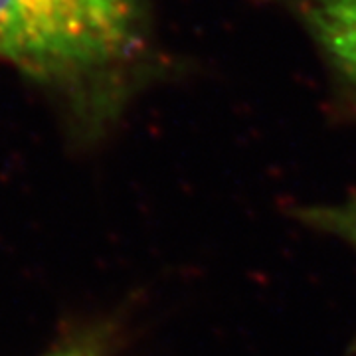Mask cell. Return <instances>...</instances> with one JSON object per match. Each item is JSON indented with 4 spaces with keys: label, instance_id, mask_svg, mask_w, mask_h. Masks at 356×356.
Wrapping results in <instances>:
<instances>
[{
    "label": "cell",
    "instance_id": "cell-1",
    "mask_svg": "<svg viewBox=\"0 0 356 356\" xmlns=\"http://www.w3.org/2000/svg\"><path fill=\"white\" fill-rule=\"evenodd\" d=\"M151 54L143 0H0V62L50 97L79 143L117 123Z\"/></svg>",
    "mask_w": 356,
    "mask_h": 356
},
{
    "label": "cell",
    "instance_id": "cell-2",
    "mask_svg": "<svg viewBox=\"0 0 356 356\" xmlns=\"http://www.w3.org/2000/svg\"><path fill=\"white\" fill-rule=\"evenodd\" d=\"M299 14L334 76L356 95V0H301Z\"/></svg>",
    "mask_w": 356,
    "mask_h": 356
},
{
    "label": "cell",
    "instance_id": "cell-3",
    "mask_svg": "<svg viewBox=\"0 0 356 356\" xmlns=\"http://www.w3.org/2000/svg\"><path fill=\"white\" fill-rule=\"evenodd\" d=\"M297 218L307 226L332 234L356 250V196L334 206H311L301 208Z\"/></svg>",
    "mask_w": 356,
    "mask_h": 356
},
{
    "label": "cell",
    "instance_id": "cell-4",
    "mask_svg": "<svg viewBox=\"0 0 356 356\" xmlns=\"http://www.w3.org/2000/svg\"><path fill=\"white\" fill-rule=\"evenodd\" d=\"M107 332L86 329L65 337L60 344L42 356H107Z\"/></svg>",
    "mask_w": 356,
    "mask_h": 356
}]
</instances>
